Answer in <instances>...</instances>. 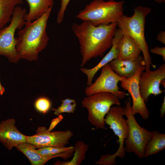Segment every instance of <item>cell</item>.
<instances>
[{"instance_id":"cell-7","label":"cell","mask_w":165,"mask_h":165,"mask_svg":"<svg viewBox=\"0 0 165 165\" xmlns=\"http://www.w3.org/2000/svg\"><path fill=\"white\" fill-rule=\"evenodd\" d=\"M131 101L130 97L125 101L123 108L128 126V134L124 141L126 152H133L139 158L144 157L145 146L150 139L152 132L143 127L137 122L131 110Z\"/></svg>"},{"instance_id":"cell-22","label":"cell","mask_w":165,"mask_h":165,"mask_svg":"<svg viewBox=\"0 0 165 165\" xmlns=\"http://www.w3.org/2000/svg\"><path fill=\"white\" fill-rule=\"evenodd\" d=\"M74 146L58 147H48L34 149V151L43 156H49L56 155L61 153L71 150Z\"/></svg>"},{"instance_id":"cell-16","label":"cell","mask_w":165,"mask_h":165,"mask_svg":"<svg viewBox=\"0 0 165 165\" xmlns=\"http://www.w3.org/2000/svg\"><path fill=\"white\" fill-rule=\"evenodd\" d=\"M108 64L117 74L125 78L131 77L139 68L145 66L144 57L141 55L134 61L121 60L117 58L111 61Z\"/></svg>"},{"instance_id":"cell-25","label":"cell","mask_w":165,"mask_h":165,"mask_svg":"<svg viewBox=\"0 0 165 165\" xmlns=\"http://www.w3.org/2000/svg\"><path fill=\"white\" fill-rule=\"evenodd\" d=\"M70 1V0H61L60 8L57 18V24H61L63 21L65 11Z\"/></svg>"},{"instance_id":"cell-26","label":"cell","mask_w":165,"mask_h":165,"mask_svg":"<svg viewBox=\"0 0 165 165\" xmlns=\"http://www.w3.org/2000/svg\"><path fill=\"white\" fill-rule=\"evenodd\" d=\"M150 52L153 53L161 56L164 61H165V47L156 46L151 49Z\"/></svg>"},{"instance_id":"cell-23","label":"cell","mask_w":165,"mask_h":165,"mask_svg":"<svg viewBox=\"0 0 165 165\" xmlns=\"http://www.w3.org/2000/svg\"><path fill=\"white\" fill-rule=\"evenodd\" d=\"M35 109L38 112L44 114L47 113L51 107L50 100L46 97H41L35 101Z\"/></svg>"},{"instance_id":"cell-8","label":"cell","mask_w":165,"mask_h":165,"mask_svg":"<svg viewBox=\"0 0 165 165\" xmlns=\"http://www.w3.org/2000/svg\"><path fill=\"white\" fill-rule=\"evenodd\" d=\"M27 14L25 9L17 6L9 24L0 29V55L6 57L11 63H16L20 59L16 50L15 33L24 26Z\"/></svg>"},{"instance_id":"cell-11","label":"cell","mask_w":165,"mask_h":165,"mask_svg":"<svg viewBox=\"0 0 165 165\" xmlns=\"http://www.w3.org/2000/svg\"><path fill=\"white\" fill-rule=\"evenodd\" d=\"M145 70V66L139 68L134 75L131 78L122 77L120 86L124 90H127L130 95L132 99L131 110L133 115L139 114L144 120L149 117V112L145 103L141 97L139 90V80L141 72Z\"/></svg>"},{"instance_id":"cell-24","label":"cell","mask_w":165,"mask_h":165,"mask_svg":"<svg viewBox=\"0 0 165 165\" xmlns=\"http://www.w3.org/2000/svg\"><path fill=\"white\" fill-rule=\"evenodd\" d=\"M76 103L75 102L64 107L59 106L57 108H52V110L54 111V115L58 116L63 113H73L75 110Z\"/></svg>"},{"instance_id":"cell-27","label":"cell","mask_w":165,"mask_h":165,"mask_svg":"<svg viewBox=\"0 0 165 165\" xmlns=\"http://www.w3.org/2000/svg\"><path fill=\"white\" fill-rule=\"evenodd\" d=\"M63 119V116L61 114L58 116V117L56 118L52 119L48 130L49 131H51Z\"/></svg>"},{"instance_id":"cell-17","label":"cell","mask_w":165,"mask_h":165,"mask_svg":"<svg viewBox=\"0 0 165 165\" xmlns=\"http://www.w3.org/2000/svg\"><path fill=\"white\" fill-rule=\"evenodd\" d=\"M118 48L119 50L118 58L121 60H135L141 52L137 42L130 37L124 35L118 43Z\"/></svg>"},{"instance_id":"cell-4","label":"cell","mask_w":165,"mask_h":165,"mask_svg":"<svg viewBox=\"0 0 165 165\" xmlns=\"http://www.w3.org/2000/svg\"><path fill=\"white\" fill-rule=\"evenodd\" d=\"M124 1L94 0L76 15L77 18L88 21L95 26L117 22L123 14Z\"/></svg>"},{"instance_id":"cell-2","label":"cell","mask_w":165,"mask_h":165,"mask_svg":"<svg viewBox=\"0 0 165 165\" xmlns=\"http://www.w3.org/2000/svg\"><path fill=\"white\" fill-rule=\"evenodd\" d=\"M53 6L39 18L31 22L26 21L24 27L19 30L15 38L20 59L36 61L38 53L47 46L49 39L46 29Z\"/></svg>"},{"instance_id":"cell-1","label":"cell","mask_w":165,"mask_h":165,"mask_svg":"<svg viewBox=\"0 0 165 165\" xmlns=\"http://www.w3.org/2000/svg\"><path fill=\"white\" fill-rule=\"evenodd\" d=\"M117 27V22L98 26L88 21L73 24L72 29L80 46L81 67L92 58L103 56L104 53L112 46Z\"/></svg>"},{"instance_id":"cell-12","label":"cell","mask_w":165,"mask_h":165,"mask_svg":"<svg viewBox=\"0 0 165 165\" xmlns=\"http://www.w3.org/2000/svg\"><path fill=\"white\" fill-rule=\"evenodd\" d=\"M165 79V64L160 65L155 71L142 72L140 75L139 86L141 96L145 103L151 95L156 96L164 91L160 89V84Z\"/></svg>"},{"instance_id":"cell-29","label":"cell","mask_w":165,"mask_h":165,"mask_svg":"<svg viewBox=\"0 0 165 165\" xmlns=\"http://www.w3.org/2000/svg\"><path fill=\"white\" fill-rule=\"evenodd\" d=\"M157 40L165 45V32L164 31H161L157 35Z\"/></svg>"},{"instance_id":"cell-30","label":"cell","mask_w":165,"mask_h":165,"mask_svg":"<svg viewBox=\"0 0 165 165\" xmlns=\"http://www.w3.org/2000/svg\"><path fill=\"white\" fill-rule=\"evenodd\" d=\"M160 117L163 118L165 113V97L163 99V101L161 105V108L160 109Z\"/></svg>"},{"instance_id":"cell-3","label":"cell","mask_w":165,"mask_h":165,"mask_svg":"<svg viewBox=\"0 0 165 165\" xmlns=\"http://www.w3.org/2000/svg\"><path fill=\"white\" fill-rule=\"evenodd\" d=\"M151 12V9L141 6L136 7L133 15L131 16L123 14L117 22V26L123 35L133 38L140 47L145 63V71L150 70L152 64L149 53L148 47L145 36V18Z\"/></svg>"},{"instance_id":"cell-28","label":"cell","mask_w":165,"mask_h":165,"mask_svg":"<svg viewBox=\"0 0 165 165\" xmlns=\"http://www.w3.org/2000/svg\"><path fill=\"white\" fill-rule=\"evenodd\" d=\"M62 103L59 106L62 107L67 106V105L73 103L75 102V100L74 99H69L68 98L62 100Z\"/></svg>"},{"instance_id":"cell-33","label":"cell","mask_w":165,"mask_h":165,"mask_svg":"<svg viewBox=\"0 0 165 165\" xmlns=\"http://www.w3.org/2000/svg\"><path fill=\"white\" fill-rule=\"evenodd\" d=\"M157 2L159 3H161L163 2H165V0H155Z\"/></svg>"},{"instance_id":"cell-15","label":"cell","mask_w":165,"mask_h":165,"mask_svg":"<svg viewBox=\"0 0 165 165\" xmlns=\"http://www.w3.org/2000/svg\"><path fill=\"white\" fill-rule=\"evenodd\" d=\"M28 158L32 165H43L49 160L53 158L60 157L66 160L71 157L74 151V148L57 154L49 156L42 155L35 152L36 149L32 144L27 142L20 144L16 147Z\"/></svg>"},{"instance_id":"cell-10","label":"cell","mask_w":165,"mask_h":165,"mask_svg":"<svg viewBox=\"0 0 165 165\" xmlns=\"http://www.w3.org/2000/svg\"><path fill=\"white\" fill-rule=\"evenodd\" d=\"M73 135L70 130L49 131L44 127H38L36 133L26 136L27 142L34 145L36 148L48 147H62L65 146Z\"/></svg>"},{"instance_id":"cell-18","label":"cell","mask_w":165,"mask_h":165,"mask_svg":"<svg viewBox=\"0 0 165 165\" xmlns=\"http://www.w3.org/2000/svg\"><path fill=\"white\" fill-rule=\"evenodd\" d=\"M29 7L25 16L26 22H30L39 18L53 6L54 0H26Z\"/></svg>"},{"instance_id":"cell-13","label":"cell","mask_w":165,"mask_h":165,"mask_svg":"<svg viewBox=\"0 0 165 165\" xmlns=\"http://www.w3.org/2000/svg\"><path fill=\"white\" fill-rule=\"evenodd\" d=\"M15 123V120L13 118L0 123V141L9 150L21 143L27 142V136L19 131Z\"/></svg>"},{"instance_id":"cell-32","label":"cell","mask_w":165,"mask_h":165,"mask_svg":"<svg viewBox=\"0 0 165 165\" xmlns=\"http://www.w3.org/2000/svg\"><path fill=\"white\" fill-rule=\"evenodd\" d=\"M161 85L165 89V79H164L161 82L160 85Z\"/></svg>"},{"instance_id":"cell-31","label":"cell","mask_w":165,"mask_h":165,"mask_svg":"<svg viewBox=\"0 0 165 165\" xmlns=\"http://www.w3.org/2000/svg\"><path fill=\"white\" fill-rule=\"evenodd\" d=\"M5 91L4 88L0 82V95H2Z\"/></svg>"},{"instance_id":"cell-9","label":"cell","mask_w":165,"mask_h":165,"mask_svg":"<svg viewBox=\"0 0 165 165\" xmlns=\"http://www.w3.org/2000/svg\"><path fill=\"white\" fill-rule=\"evenodd\" d=\"M122 77L111 69L108 63L101 68V73L95 81L85 90L86 95L88 96L100 92H107L112 94L120 99L125 97L127 94L119 90L118 86Z\"/></svg>"},{"instance_id":"cell-6","label":"cell","mask_w":165,"mask_h":165,"mask_svg":"<svg viewBox=\"0 0 165 165\" xmlns=\"http://www.w3.org/2000/svg\"><path fill=\"white\" fill-rule=\"evenodd\" d=\"M120 98L109 92H100L88 96L82 102L88 111L89 122L97 128L106 129L104 119L111 106L121 105Z\"/></svg>"},{"instance_id":"cell-20","label":"cell","mask_w":165,"mask_h":165,"mask_svg":"<svg viewBox=\"0 0 165 165\" xmlns=\"http://www.w3.org/2000/svg\"><path fill=\"white\" fill-rule=\"evenodd\" d=\"M23 0H0V29L11 21L15 8Z\"/></svg>"},{"instance_id":"cell-14","label":"cell","mask_w":165,"mask_h":165,"mask_svg":"<svg viewBox=\"0 0 165 165\" xmlns=\"http://www.w3.org/2000/svg\"><path fill=\"white\" fill-rule=\"evenodd\" d=\"M123 35L121 31L119 28L117 29L112 38V45L110 50L100 62L91 68H80V71L87 76V86H90L92 83L94 76L100 69L112 60L118 58L119 54L118 45Z\"/></svg>"},{"instance_id":"cell-19","label":"cell","mask_w":165,"mask_h":165,"mask_svg":"<svg viewBox=\"0 0 165 165\" xmlns=\"http://www.w3.org/2000/svg\"><path fill=\"white\" fill-rule=\"evenodd\" d=\"M165 148V134L158 131H152L150 139L147 142L144 150V157L156 154Z\"/></svg>"},{"instance_id":"cell-21","label":"cell","mask_w":165,"mask_h":165,"mask_svg":"<svg viewBox=\"0 0 165 165\" xmlns=\"http://www.w3.org/2000/svg\"><path fill=\"white\" fill-rule=\"evenodd\" d=\"M74 156L70 161H57L55 165H79L80 164L86 157V154L88 149L89 145L83 141H77L74 147Z\"/></svg>"},{"instance_id":"cell-5","label":"cell","mask_w":165,"mask_h":165,"mask_svg":"<svg viewBox=\"0 0 165 165\" xmlns=\"http://www.w3.org/2000/svg\"><path fill=\"white\" fill-rule=\"evenodd\" d=\"M123 107L118 106L111 107L106 115L104 121L108 125L109 128L118 137L117 141L119 143V147L114 154L102 155L100 159L95 163L96 164L100 165H113L116 162V158L119 157L122 158L126 154L124 141L126 138L128 131L127 121L123 116H125Z\"/></svg>"}]
</instances>
